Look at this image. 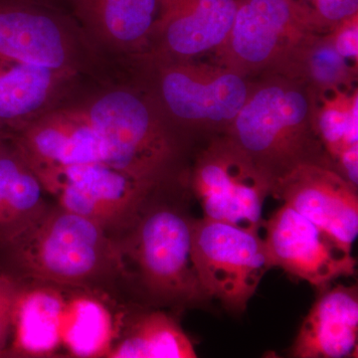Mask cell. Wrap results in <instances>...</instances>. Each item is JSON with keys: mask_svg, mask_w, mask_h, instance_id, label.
Instances as JSON below:
<instances>
[{"mask_svg": "<svg viewBox=\"0 0 358 358\" xmlns=\"http://www.w3.org/2000/svg\"><path fill=\"white\" fill-rule=\"evenodd\" d=\"M357 67L350 64L334 48L327 33L310 47L301 65L300 79L313 91L352 86Z\"/></svg>", "mask_w": 358, "mask_h": 358, "instance_id": "cell-23", "label": "cell"}, {"mask_svg": "<svg viewBox=\"0 0 358 358\" xmlns=\"http://www.w3.org/2000/svg\"><path fill=\"white\" fill-rule=\"evenodd\" d=\"M159 192L119 240L124 260L133 264L141 289L154 303L179 308L204 305L210 299L193 263L194 218L178 204L155 199Z\"/></svg>", "mask_w": 358, "mask_h": 358, "instance_id": "cell-4", "label": "cell"}, {"mask_svg": "<svg viewBox=\"0 0 358 358\" xmlns=\"http://www.w3.org/2000/svg\"><path fill=\"white\" fill-rule=\"evenodd\" d=\"M90 32L113 48L150 51L159 0H72Z\"/></svg>", "mask_w": 358, "mask_h": 358, "instance_id": "cell-20", "label": "cell"}, {"mask_svg": "<svg viewBox=\"0 0 358 358\" xmlns=\"http://www.w3.org/2000/svg\"><path fill=\"white\" fill-rule=\"evenodd\" d=\"M36 282L33 286L20 285L6 357H50L61 350L66 294L57 285Z\"/></svg>", "mask_w": 358, "mask_h": 358, "instance_id": "cell-17", "label": "cell"}, {"mask_svg": "<svg viewBox=\"0 0 358 358\" xmlns=\"http://www.w3.org/2000/svg\"><path fill=\"white\" fill-rule=\"evenodd\" d=\"M76 70L0 61V131L13 133L52 109Z\"/></svg>", "mask_w": 358, "mask_h": 358, "instance_id": "cell-16", "label": "cell"}, {"mask_svg": "<svg viewBox=\"0 0 358 358\" xmlns=\"http://www.w3.org/2000/svg\"><path fill=\"white\" fill-rule=\"evenodd\" d=\"M46 192L66 210L109 232L124 234L159 190L103 162L70 164L34 171Z\"/></svg>", "mask_w": 358, "mask_h": 358, "instance_id": "cell-9", "label": "cell"}, {"mask_svg": "<svg viewBox=\"0 0 358 358\" xmlns=\"http://www.w3.org/2000/svg\"><path fill=\"white\" fill-rule=\"evenodd\" d=\"M313 91L282 74L251 79L244 105L226 131L272 180L303 164L331 169L313 124Z\"/></svg>", "mask_w": 358, "mask_h": 358, "instance_id": "cell-2", "label": "cell"}, {"mask_svg": "<svg viewBox=\"0 0 358 358\" xmlns=\"http://www.w3.org/2000/svg\"><path fill=\"white\" fill-rule=\"evenodd\" d=\"M324 34L345 18L358 13V0H291Z\"/></svg>", "mask_w": 358, "mask_h": 358, "instance_id": "cell-24", "label": "cell"}, {"mask_svg": "<svg viewBox=\"0 0 358 358\" xmlns=\"http://www.w3.org/2000/svg\"><path fill=\"white\" fill-rule=\"evenodd\" d=\"M4 252L22 277L60 287L91 288L126 273L119 240L59 205Z\"/></svg>", "mask_w": 358, "mask_h": 358, "instance_id": "cell-3", "label": "cell"}, {"mask_svg": "<svg viewBox=\"0 0 358 358\" xmlns=\"http://www.w3.org/2000/svg\"><path fill=\"white\" fill-rule=\"evenodd\" d=\"M192 259L205 294L242 313L270 270L260 233L202 217L192 224Z\"/></svg>", "mask_w": 358, "mask_h": 358, "instance_id": "cell-8", "label": "cell"}, {"mask_svg": "<svg viewBox=\"0 0 358 358\" xmlns=\"http://www.w3.org/2000/svg\"><path fill=\"white\" fill-rule=\"evenodd\" d=\"M238 0H159L152 60H196L225 43Z\"/></svg>", "mask_w": 358, "mask_h": 358, "instance_id": "cell-12", "label": "cell"}, {"mask_svg": "<svg viewBox=\"0 0 358 358\" xmlns=\"http://www.w3.org/2000/svg\"><path fill=\"white\" fill-rule=\"evenodd\" d=\"M154 63L155 96L176 126L200 141L227 131L248 96L251 79L218 61Z\"/></svg>", "mask_w": 358, "mask_h": 358, "instance_id": "cell-6", "label": "cell"}, {"mask_svg": "<svg viewBox=\"0 0 358 358\" xmlns=\"http://www.w3.org/2000/svg\"><path fill=\"white\" fill-rule=\"evenodd\" d=\"M107 357L194 358L197 355L192 339L173 315L150 310L131 320Z\"/></svg>", "mask_w": 358, "mask_h": 358, "instance_id": "cell-21", "label": "cell"}, {"mask_svg": "<svg viewBox=\"0 0 358 358\" xmlns=\"http://www.w3.org/2000/svg\"><path fill=\"white\" fill-rule=\"evenodd\" d=\"M186 186L203 217L260 233L263 205L273 182L226 134L200 141L192 154Z\"/></svg>", "mask_w": 358, "mask_h": 358, "instance_id": "cell-7", "label": "cell"}, {"mask_svg": "<svg viewBox=\"0 0 358 358\" xmlns=\"http://www.w3.org/2000/svg\"><path fill=\"white\" fill-rule=\"evenodd\" d=\"M81 109L100 138L103 164L157 189L186 185L195 140L171 121L157 96L120 89Z\"/></svg>", "mask_w": 358, "mask_h": 358, "instance_id": "cell-1", "label": "cell"}, {"mask_svg": "<svg viewBox=\"0 0 358 358\" xmlns=\"http://www.w3.org/2000/svg\"><path fill=\"white\" fill-rule=\"evenodd\" d=\"M74 39L57 16L23 0H0V61L76 70Z\"/></svg>", "mask_w": 358, "mask_h": 358, "instance_id": "cell-13", "label": "cell"}, {"mask_svg": "<svg viewBox=\"0 0 358 358\" xmlns=\"http://www.w3.org/2000/svg\"><path fill=\"white\" fill-rule=\"evenodd\" d=\"M271 195L352 250L358 234V188L336 171L303 164L275 181Z\"/></svg>", "mask_w": 358, "mask_h": 358, "instance_id": "cell-11", "label": "cell"}, {"mask_svg": "<svg viewBox=\"0 0 358 358\" xmlns=\"http://www.w3.org/2000/svg\"><path fill=\"white\" fill-rule=\"evenodd\" d=\"M114 338V317L102 301L86 294L66 296L61 350L73 357H107Z\"/></svg>", "mask_w": 358, "mask_h": 358, "instance_id": "cell-22", "label": "cell"}, {"mask_svg": "<svg viewBox=\"0 0 358 358\" xmlns=\"http://www.w3.org/2000/svg\"><path fill=\"white\" fill-rule=\"evenodd\" d=\"M8 134L33 171L103 162L100 138L81 107L51 109Z\"/></svg>", "mask_w": 358, "mask_h": 358, "instance_id": "cell-14", "label": "cell"}, {"mask_svg": "<svg viewBox=\"0 0 358 358\" xmlns=\"http://www.w3.org/2000/svg\"><path fill=\"white\" fill-rule=\"evenodd\" d=\"M6 131H0V138H2V136H4V134H6Z\"/></svg>", "mask_w": 358, "mask_h": 358, "instance_id": "cell-27", "label": "cell"}, {"mask_svg": "<svg viewBox=\"0 0 358 358\" xmlns=\"http://www.w3.org/2000/svg\"><path fill=\"white\" fill-rule=\"evenodd\" d=\"M322 33L291 0H238L221 64L249 79L282 74L300 79L303 58Z\"/></svg>", "mask_w": 358, "mask_h": 358, "instance_id": "cell-5", "label": "cell"}, {"mask_svg": "<svg viewBox=\"0 0 358 358\" xmlns=\"http://www.w3.org/2000/svg\"><path fill=\"white\" fill-rule=\"evenodd\" d=\"M327 35L336 50L350 64L357 67L358 13L341 20Z\"/></svg>", "mask_w": 358, "mask_h": 358, "instance_id": "cell-26", "label": "cell"}, {"mask_svg": "<svg viewBox=\"0 0 358 358\" xmlns=\"http://www.w3.org/2000/svg\"><path fill=\"white\" fill-rule=\"evenodd\" d=\"M44 188L9 134L0 138V250L6 251L48 210Z\"/></svg>", "mask_w": 358, "mask_h": 358, "instance_id": "cell-18", "label": "cell"}, {"mask_svg": "<svg viewBox=\"0 0 358 358\" xmlns=\"http://www.w3.org/2000/svg\"><path fill=\"white\" fill-rule=\"evenodd\" d=\"M357 286L336 285L320 291L299 329L289 357H357Z\"/></svg>", "mask_w": 358, "mask_h": 358, "instance_id": "cell-15", "label": "cell"}, {"mask_svg": "<svg viewBox=\"0 0 358 358\" xmlns=\"http://www.w3.org/2000/svg\"><path fill=\"white\" fill-rule=\"evenodd\" d=\"M313 99L315 133L331 169L358 188L357 87L313 91Z\"/></svg>", "mask_w": 358, "mask_h": 358, "instance_id": "cell-19", "label": "cell"}, {"mask_svg": "<svg viewBox=\"0 0 358 358\" xmlns=\"http://www.w3.org/2000/svg\"><path fill=\"white\" fill-rule=\"evenodd\" d=\"M20 285L13 275H0V357H6L10 341L14 305Z\"/></svg>", "mask_w": 358, "mask_h": 358, "instance_id": "cell-25", "label": "cell"}, {"mask_svg": "<svg viewBox=\"0 0 358 358\" xmlns=\"http://www.w3.org/2000/svg\"><path fill=\"white\" fill-rule=\"evenodd\" d=\"M270 268H279L324 291L339 278L357 274V261L319 226L284 203L264 220Z\"/></svg>", "mask_w": 358, "mask_h": 358, "instance_id": "cell-10", "label": "cell"}]
</instances>
